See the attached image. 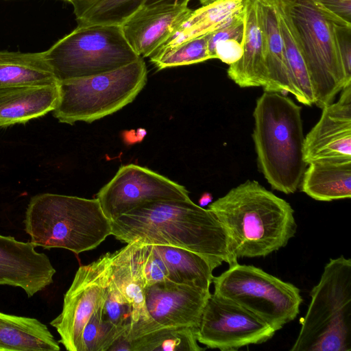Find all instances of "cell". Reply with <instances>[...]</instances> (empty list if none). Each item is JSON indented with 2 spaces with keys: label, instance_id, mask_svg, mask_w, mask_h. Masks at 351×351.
Segmentation results:
<instances>
[{
  "label": "cell",
  "instance_id": "1",
  "mask_svg": "<svg viewBox=\"0 0 351 351\" xmlns=\"http://www.w3.org/2000/svg\"><path fill=\"white\" fill-rule=\"evenodd\" d=\"M111 221L112 235L121 242L183 248L202 256L213 270L223 262L238 263L216 216L191 199L150 202Z\"/></svg>",
  "mask_w": 351,
  "mask_h": 351
},
{
  "label": "cell",
  "instance_id": "2",
  "mask_svg": "<svg viewBox=\"0 0 351 351\" xmlns=\"http://www.w3.org/2000/svg\"><path fill=\"white\" fill-rule=\"evenodd\" d=\"M237 258L266 256L297 232L294 210L256 180H247L208 205Z\"/></svg>",
  "mask_w": 351,
  "mask_h": 351
},
{
  "label": "cell",
  "instance_id": "3",
  "mask_svg": "<svg viewBox=\"0 0 351 351\" xmlns=\"http://www.w3.org/2000/svg\"><path fill=\"white\" fill-rule=\"evenodd\" d=\"M301 110L285 94L264 91L253 112L258 168L273 189L286 194L297 191L308 165Z\"/></svg>",
  "mask_w": 351,
  "mask_h": 351
},
{
  "label": "cell",
  "instance_id": "4",
  "mask_svg": "<svg viewBox=\"0 0 351 351\" xmlns=\"http://www.w3.org/2000/svg\"><path fill=\"white\" fill-rule=\"evenodd\" d=\"M24 224L36 246L64 248L76 254L96 248L112 235V221L97 198L36 195L27 205Z\"/></svg>",
  "mask_w": 351,
  "mask_h": 351
},
{
  "label": "cell",
  "instance_id": "5",
  "mask_svg": "<svg viewBox=\"0 0 351 351\" xmlns=\"http://www.w3.org/2000/svg\"><path fill=\"white\" fill-rule=\"evenodd\" d=\"M310 296L291 350L350 351L351 259H330Z\"/></svg>",
  "mask_w": 351,
  "mask_h": 351
},
{
  "label": "cell",
  "instance_id": "6",
  "mask_svg": "<svg viewBox=\"0 0 351 351\" xmlns=\"http://www.w3.org/2000/svg\"><path fill=\"white\" fill-rule=\"evenodd\" d=\"M143 58L115 70L59 82L53 115L61 123H92L131 103L147 82Z\"/></svg>",
  "mask_w": 351,
  "mask_h": 351
},
{
  "label": "cell",
  "instance_id": "7",
  "mask_svg": "<svg viewBox=\"0 0 351 351\" xmlns=\"http://www.w3.org/2000/svg\"><path fill=\"white\" fill-rule=\"evenodd\" d=\"M313 88L323 108L347 85L338 56L334 23L311 0H282Z\"/></svg>",
  "mask_w": 351,
  "mask_h": 351
},
{
  "label": "cell",
  "instance_id": "8",
  "mask_svg": "<svg viewBox=\"0 0 351 351\" xmlns=\"http://www.w3.org/2000/svg\"><path fill=\"white\" fill-rule=\"evenodd\" d=\"M60 82L109 72L141 58L119 25L77 27L45 51Z\"/></svg>",
  "mask_w": 351,
  "mask_h": 351
},
{
  "label": "cell",
  "instance_id": "9",
  "mask_svg": "<svg viewBox=\"0 0 351 351\" xmlns=\"http://www.w3.org/2000/svg\"><path fill=\"white\" fill-rule=\"evenodd\" d=\"M214 293L247 309L275 331L298 315L300 289L253 265L237 263L214 276Z\"/></svg>",
  "mask_w": 351,
  "mask_h": 351
},
{
  "label": "cell",
  "instance_id": "10",
  "mask_svg": "<svg viewBox=\"0 0 351 351\" xmlns=\"http://www.w3.org/2000/svg\"><path fill=\"white\" fill-rule=\"evenodd\" d=\"M110 278V253L80 266L64 296L62 312L50 324L69 351H82V332L91 315L105 301Z\"/></svg>",
  "mask_w": 351,
  "mask_h": 351
},
{
  "label": "cell",
  "instance_id": "11",
  "mask_svg": "<svg viewBox=\"0 0 351 351\" xmlns=\"http://www.w3.org/2000/svg\"><path fill=\"white\" fill-rule=\"evenodd\" d=\"M275 332L247 309L213 293L204 306L197 329V340L208 348L237 350L250 344L263 343Z\"/></svg>",
  "mask_w": 351,
  "mask_h": 351
},
{
  "label": "cell",
  "instance_id": "12",
  "mask_svg": "<svg viewBox=\"0 0 351 351\" xmlns=\"http://www.w3.org/2000/svg\"><path fill=\"white\" fill-rule=\"evenodd\" d=\"M105 215L111 221L150 202L190 199L186 189L146 167L121 166L112 180L97 193Z\"/></svg>",
  "mask_w": 351,
  "mask_h": 351
},
{
  "label": "cell",
  "instance_id": "13",
  "mask_svg": "<svg viewBox=\"0 0 351 351\" xmlns=\"http://www.w3.org/2000/svg\"><path fill=\"white\" fill-rule=\"evenodd\" d=\"M341 91L337 102L322 108L319 120L304 137L303 158L307 165L351 160V83Z\"/></svg>",
  "mask_w": 351,
  "mask_h": 351
},
{
  "label": "cell",
  "instance_id": "14",
  "mask_svg": "<svg viewBox=\"0 0 351 351\" xmlns=\"http://www.w3.org/2000/svg\"><path fill=\"white\" fill-rule=\"evenodd\" d=\"M210 295V290L170 280L145 288L147 312L160 327L186 326L197 329Z\"/></svg>",
  "mask_w": 351,
  "mask_h": 351
},
{
  "label": "cell",
  "instance_id": "15",
  "mask_svg": "<svg viewBox=\"0 0 351 351\" xmlns=\"http://www.w3.org/2000/svg\"><path fill=\"white\" fill-rule=\"evenodd\" d=\"M32 242L0 234V285L19 287L32 297L53 282L56 269Z\"/></svg>",
  "mask_w": 351,
  "mask_h": 351
},
{
  "label": "cell",
  "instance_id": "16",
  "mask_svg": "<svg viewBox=\"0 0 351 351\" xmlns=\"http://www.w3.org/2000/svg\"><path fill=\"white\" fill-rule=\"evenodd\" d=\"M110 276L132 308L131 326L125 335L130 343L161 328L151 318L145 305L141 242L134 241L128 243L125 247L110 253Z\"/></svg>",
  "mask_w": 351,
  "mask_h": 351
},
{
  "label": "cell",
  "instance_id": "17",
  "mask_svg": "<svg viewBox=\"0 0 351 351\" xmlns=\"http://www.w3.org/2000/svg\"><path fill=\"white\" fill-rule=\"evenodd\" d=\"M192 11L188 5L143 6L121 27L132 49L141 58L150 57L173 34Z\"/></svg>",
  "mask_w": 351,
  "mask_h": 351
},
{
  "label": "cell",
  "instance_id": "18",
  "mask_svg": "<svg viewBox=\"0 0 351 351\" xmlns=\"http://www.w3.org/2000/svg\"><path fill=\"white\" fill-rule=\"evenodd\" d=\"M59 98V84L0 88V128L25 123L52 112Z\"/></svg>",
  "mask_w": 351,
  "mask_h": 351
},
{
  "label": "cell",
  "instance_id": "19",
  "mask_svg": "<svg viewBox=\"0 0 351 351\" xmlns=\"http://www.w3.org/2000/svg\"><path fill=\"white\" fill-rule=\"evenodd\" d=\"M228 77L241 88L265 86L266 68L263 33L257 15L256 0H245L243 53L230 64Z\"/></svg>",
  "mask_w": 351,
  "mask_h": 351
},
{
  "label": "cell",
  "instance_id": "20",
  "mask_svg": "<svg viewBox=\"0 0 351 351\" xmlns=\"http://www.w3.org/2000/svg\"><path fill=\"white\" fill-rule=\"evenodd\" d=\"M256 4L265 48L266 83L264 90L291 93L274 0H256Z\"/></svg>",
  "mask_w": 351,
  "mask_h": 351
},
{
  "label": "cell",
  "instance_id": "21",
  "mask_svg": "<svg viewBox=\"0 0 351 351\" xmlns=\"http://www.w3.org/2000/svg\"><path fill=\"white\" fill-rule=\"evenodd\" d=\"M300 186L302 192L318 201L350 198L351 160L309 163Z\"/></svg>",
  "mask_w": 351,
  "mask_h": 351
},
{
  "label": "cell",
  "instance_id": "22",
  "mask_svg": "<svg viewBox=\"0 0 351 351\" xmlns=\"http://www.w3.org/2000/svg\"><path fill=\"white\" fill-rule=\"evenodd\" d=\"M244 10L245 0H217L193 10L173 34L153 54L214 32L228 24Z\"/></svg>",
  "mask_w": 351,
  "mask_h": 351
},
{
  "label": "cell",
  "instance_id": "23",
  "mask_svg": "<svg viewBox=\"0 0 351 351\" xmlns=\"http://www.w3.org/2000/svg\"><path fill=\"white\" fill-rule=\"evenodd\" d=\"M47 326L35 318L0 312V351H58Z\"/></svg>",
  "mask_w": 351,
  "mask_h": 351
},
{
  "label": "cell",
  "instance_id": "24",
  "mask_svg": "<svg viewBox=\"0 0 351 351\" xmlns=\"http://www.w3.org/2000/svg\"><path fill=\"white\" fill-rule=\"evenodd\" d=\"M58 84L45 51H0V88Z\"/></svg>",
  "mask_w": 351,
  "mask_h": 351
},
{
  "label": "cell",
  "instance_id": "25",
  "mask_svg": "<svg viewBox=\"0 0 351 351\" xmlns=\"http://www.w3.org/2000/svg\"><path fill=\"white\" fill-rule=\"evenodd\" d=\"M281 33L286 66L291 94L298 101L306 105L315 104V98L311 77L293 34L290 21L282 0H274Z\"/></svg>",
  "mask_w": 351,
  "mask_h": 351
},
{
  "label": "cell",
  "instance_id": "26",
  "mask_svg": "<svg viewBox=\"0 0 351 351\" xmlns=\"http://www.w3.org/2000/svg\"><path fill=\"white\" fill-rule=\"evenodd\" d=\"M154 246L167 267L168 280L210 290L213 269L205 258L180 247Z\"/></svg>",
  "mask_w": 351,
  "mask_h": 351
},
{
  "label": "cell",
  "instance_id": "27",
  "mask_svg": "<svg viewBox=\"0 0 351 351\" xmlns=\"http://www.w3.org/2000/svg\"><path fill=\"white\" fill-rule=\"evenodd\" d=\"M147 0H72L77 26H121Z\"/></svg>",
  "mask_w": 351,
  "mask_h": 351
},
{
  "label": "cell",
  "instance_id": "28",
  "mask_svg": "<svg viewBox=\"0 0 351 351\" xmlns=\"http://www.w3.org/2000/svg\"><path fill=\"white\" fill-rule=\"evenodd\" d=\"M131 351H201L197 329L186 326H164L131 341Z\"/></svg>",
  "mask_w": 351,
  "mask_h": 351
},
{
  "label": "cell",
  "instance_id": "29",
  "mask_svg": "<svg viewBox=\"0 0 351 351\" xmlns=\"http://www.w3.org/2000/svg\"><path fill=\"white\" fill-rule=\"evenodd\" d=\"M245 30V10L228 24L206 34L208 50L211 59H219L232 64L243 53Z\"/></svg>",
  "mask_w": 351,
  "mask_h": 351
},
{
  "label": "cell",
  "instance_id": "30",
  "mask_svg": "<svg viewBox=\"0 0 351 351\" xmlns=\"http://www.w3.org/2000/svg\"><path fill=\"white\" fill-rule=\"evenodd\" d=\"M149 58L158 70L199 63L211 59L208 50L206 34L154 53Z\"/></svg>",
  "mask_w": 351,
  "mask_h": 351
},
{
  "label": "cell",
  "instance_id": "31",
  "mask_svg": "<svg viewBox=\"0 0 351 351\" xmlns=\"http://www.w3.org/2000/svg\"><path fill=\"white\" fill-rule=\"evenodd\" d=\"M102 307L91 315L84 328L82 351H108L112 343L124 334L104 317Z\"/></svg>",
  "mask_w": 351,
  "mask_h": 351
},
{
  "label": "cell",
  "instance_id": "32",
  "mask_svg": "<svg viewBox=\"0 0 351 351\" xmlns=\"http://www.w3.org/2000/svg\"><path fill=\"white\" fill-rule=\"evenodd\" d=\"M104 317L126 335L130 330L132 308L114 282L111 276L102 307Z\"/></svg>",
  "mask_w": 351,
  "mask_h": 351
},
{
  "label": "cell",
  "instance_id": "33",
  "mask_svg": "<svg viewBox=\"0 0 351 351\" xmlns=\"http://www.w3.org/2000/svg\"><path fill=\"white\" fill-rule=\"evenodd\" d=\"M141 243V266L145 287L168 280L167 267L154 245Z\"/></svg>",
  "mask_w": 351,
  "mask_h": 351
},
{
  "label": "cell",
  "instance_id": "34",
  "mask_svg": "<svg viewBox=\"0 0 351 351\" xmlns=\"http://www.w3.org/2000/svg\"><path fill=\"white\" fill-rule=\"evenodd\" d=\"M336 25L351 26V0H311Z\"/></svg>",
  "mask_w": 351,
  "mask_h": 351
},
{
  "label": "cell",
  "instance_id": "35",
  "mask_svg": "<svg viewBox=\"0 0 351 351\" xmlns=\"http://www.w3.org/2000/svg\"><path fill=\"white\" fill-rule=\"evenodd\" d=\"M334 34L339 61L347 83H351V26L334 23Z\"/></svg>",
  "mask_w": 351,
  "mask_h": 351
},
{
  "label": "cell",
  "instance_id": "36",
  "mask_svg": "<svg viewBox=\"0 0 351 351\" xmlns=\"http://www.w3.org/2000/svg\"><path fill=\"white\" fill-rule=\"evenodd\" d=\"M190 1L191 0H147L143 6L149 7L159 5H188Z\"/></svg>",
  "mask_w": 351,
  "mask_h": 351
},
{
  "label": "cell",
  "instance_id": "37",
  "mask_svg": "<svg viewBox=\"0 0 351 351\" xmlns=\"http://www.w3.org/2000/svg\"><path fill=\"white\" fill-rule=\"evenodd\" d=\"M213 200V196L209 193H204L202 194L199 199V206L204 207L209 204Z\"/></svg>",
  "mask_w": 351,
  "mask_h": 351
},
{
  "label": "cell",
  "instance_id": "38",
  "mask_svg": "<svg viewBox=\"0 0 351 351\" xmlns=\"http://www.w3.org/2000/svg\"><path fill=\"white\" fill-rule=\"evenodd\" d=\"M202 5H207L217 0H198Z\"/></svg>",
  "mask_w": 351,
  "mask_h": 351
},
{
  "label": "cell",
  "instance_id": "39",
  "mask_svg": "<svg viewBox=\"0 0 351 351\" xmlns=\"http://www.w3.org/2000/svg\"><path fill=\"white\" fill-rule=\"evenodd\" d=\"M64 1H66L71 2L72 0H64Z\"/></svg>",
  "mask_w": 351,
  "mask_h": 351
}]
</instances>
